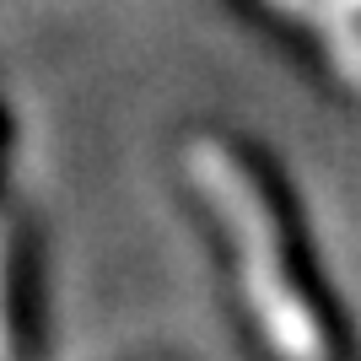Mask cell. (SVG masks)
Returning <instances> with one entry per match:
<instances>
[{"mask_svg":"<svg viewBox=\"0 0 361 361\" xmlns=\"http://www.w3.org/2000/svg\"><path fill=\"white\" fill-rule=\"evenodd\" d=\"M183 167H189V183L216 211V221L226 226L232 248H238L243 302H248L264 345L281 361H329L324 324L313 318V307L302 302L297 281L286 270L281 226H275V211H270V200H264V189L254 183V173L221 140H195L189 157H183Z\"/></svg>","mask_w":361,"mask_h":361,"instance_id":"6da1fadb","label":"cell"},{"mask_svg":"<svg viewBox=\"0 0 361 361\" xmlns=\"http://www.w3.org/2000/svg\"><path fill=\"white\" fill-rule=\"evenodd\" d=\"M313 22L324 32V49L340 65V75H350L361 87V0H318Z\"/></svg>","mask_w":361,"mask_h":361,"instance_id":"7a4b0ae2","label":"cell"},{"mask_svg":"<svg viewBox=\"0 0 361 361\" xmlns=\"http://www.w3.org/2000/svg\"><path fill=\"white\" fill-rule=\"evenodd\" d=\"M264 6H275V11H291V16H313L318 0H264Z\"/></svg>","mask_w":361,"mask_h":361,"instance_id":"3957f363","label":"cell"},{"mask_svg":"<svg viewBox=\"0 0 361 361\" xmlns=\"http://www.w3.org/2000/svg\"><path fill=\"white\" fill-rule=\"evenodd\" d=\"M0 350H6V318H0Z\"/></svg>","mask_w":361,"mask_h":361,"instance_id":"277c9868","label":"cell"}]
</instances>
